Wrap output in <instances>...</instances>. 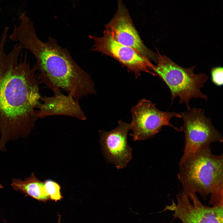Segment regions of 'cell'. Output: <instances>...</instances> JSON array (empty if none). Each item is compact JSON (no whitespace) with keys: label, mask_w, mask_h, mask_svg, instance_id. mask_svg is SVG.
Masks as SVG:
<instances>
[{"label":"cell","mask_w":223,"mask_h":223,"mask_svg":"<svg viewBox=\"0 0 223 223\" xmlns=\"http://www.w3.org/2000/svg\"><path fill=\"white\" fill-rule=\"evenodd\" d=\"M6 42L0 40V150L7 142L28 136L38 118L35 109L40 103V81L35 64L27 60V52L16 44L8 53Z\"/></svg>","instance_id":"obj_1"},{"label":"cell","mask_w":223,"mask_h":223,"mask_svg":"<svg viewBox=\"0 0 223 223\" xmlns=\"http://www.w3.org/2000/svg\"><path fill=\"white\" fill-rule=\"evenodd\" d=\"M14 28L9 38L29 51L36 60L40 84L55 93L61 89L78 102L83 97L95 94V85L90 75L74 61L66 48L50 37L44 42L37 35L33 23L26 16Z\"/></svg>","instance_id":"obj_2"},{"label":"cell","mask_w":223,"mask_h":223,"mask_svg":"<svg viewBox=\"0 0 223 223\" xmlns=\"http://www.w3.org/2000/svg\"><path fill=\"white\" fill-rule=\"evenodd\" d=\"M177 176L182 191L210 195L209 204H223V155H215L210 145L181 158Z\"/></svg>","instance_id":"obj_3"},{"label":"cell","mask_w":223,"mask_h":223,"mask_svg":"<svg viewBox=\"0 0 223 223\" xmlns=\"http://www.w3.org/2000/svg\"><path fill=\"white\" fill-rule=\"evenodd\" d=\"M157 51V62L153 71L169 88L172 103L176 98L179 97V103H184L188 109L190 108L189 103L192 98L208 100L207 96L201 90L208 78L205 74H195L194 70L195 65L183 68Z\"/></svg>","instance_id":"obj_4"},{"label":"cell","mask_w":223,"mask_h":223,"mask_svg":"<svg viewBox=\"0 0 223 223\" xmlns=\"http://www.w3.org/2000/svg\"><path fill=\"white\" fill-rule=\"evenodd\" d=\"M183 120L180 127L185 134L183 153L185 158L213 142H222L223 137L213 126L203 109L194 108L179 113Z\"/></svg>","instance_id":"obj_5"},{"label":"cell","mask_w":223,"mask_h":223,"mask_svg":"<svg viewBox=\"0 0 223 223\" xmlns=\"http://www.w3.org/2000/svg\"><path fill=\"white\" fill-rule=\"evenodd\" d=\"M132 120L130 124L132 133L130 135L134 141L151 138L161 131L164 126L172 127L177 132H182L180 128L170 122L173 117L181 118L179 113L166 112L158 109L155 104L143 98L131 110Z\"/></svg>","instance_id":"obj_6"},{"label":"cell","mask_w":223,"mask_h":223,"mask_svg":"<svg viewBox=\"0 0 223 223\" xmlns=\"http://www.w3.org/2000/svg\"><path fill=\"white\" fill-rule=\"evenodd\" d=\"M89 37L94 42L92 51L101 53L116 59L125 67L129 72L133 73L136 78L140 76L142 72L155 75L151 71H153L155 65L151 62L132 48L116 41L105 30L102 37L90 35Z\"/></svg>","instance_id":"obj_7"},{"label":"cell","mask_w":223,"mask_h":223,"mask_svg":"<svg viewBox=\"0 0 223 223\" xmlns=\"http://www.w3.org/2000/svg\"><path fill=\"white\" fill-rule=\"evenodd\" d=\"M176 202L172 201L164 211L173 212L174 218L182 223H223V205L207 206L203 205L195 193L183 191L176 196Z\"/></svg>","instance_id":"obj_8"},{"label":"cell","mask_w":223,"mask_h":223,"mask_svg":"<svg viewBox=\"0 0 223 223\" xmlns=\"http://www.w3.org/2000/svg\"><path fill=\"white\" fill-rule=\"evenodd\" d=\"M105 30L118 42L132 48L151 62L157 63V54L144 43L136 29L129 13L119 0L117 10L113 17L106 25Z\"/></svg>","instance_id":"obj_9"},{"label":"cell","mask_w":223,"mask_h":223,"mask_svg":"<svg viewBox=\"0 0 223 223\" xmlns=\"http://www.w3.org/2000/svg\"><path fill=\"white\" fill-rule=\"evenodd\" d=\"M130 124L120 120L115 129L109 131L99 130V142L108 163L118 169L125 167L132 159V149L127 141Z\"/></svg>","instance_id":"obj_10"},{"label":"cell","mask_w":223,"mask_h":223,"mask_svg":"<svg viewBox=\"0 0 223 223\" xmlns=\"http://www.w3.org/2000/svg\"><path fill=\"white\" fill-rule=\"evenodd\" d=\"M51 97L45 95L41 97L42 101L36 107V116L39 119L52 116H70L81 120H85L86 116L79 103L71 95L64 94L59 90Z\"/></svg>","instance_id":"obj_11"},{"label":"cell","mask_w":223,"mask_h":223,"mask_svg":"<svg viewBox=\"0 0 223 223\" xmlns=\"http://www.w3.org/2000/svg\"><path fill=\"white\" fill-rule=\"evenodd\" d=\"M15 190L20 191L40 201L46 202L50 199L47 194L44 183L36 177L32 173L24 180L13 179L11 184Z\"/></svg>","instance_id":"obj_12"},{"label":"cell","mask_w":223,"mask_h":223,"mask_svg":"<svg viewBox=\"0 0 223 223\" xmlns=\"http://www.w3.org/2000/svg\"><path fill=\"white\" fill-rule=\"evenodd\" d=\"M44 183L46 192L50 199L56 202L62 198L60 191L61 187L59 184L50 180L46 181Z\"/></svg>","instance_id":"obj_13"},{"label":"cell","mask_w":223,"mask_h":223,"mask_svg":"<svg viewBox=\"0 0 223 223\" xmlns=\"http://www.w3.org/2000/svg\"><path fill=\"white\" fill-rule=\"evenodd\" d=\"M211 79L213 83L217 86H220L223 84V68L222 67L217 66L213 68L211 71Z\"/></svg>","instance_id":"obj_14"},{"label":"cell","mask_w":223,"mask_h":223,"mask_svg":"<svg viewBox=\"0 0 223 223\" xmlns=\"http://www.w3.org/2000/svg\"><path fill=\"white\" fill-rule=\"evenodd\" d=\"M0 1H1V0H0Z\"/></svg>","instance_id":"obj_15"}]
</instances>
